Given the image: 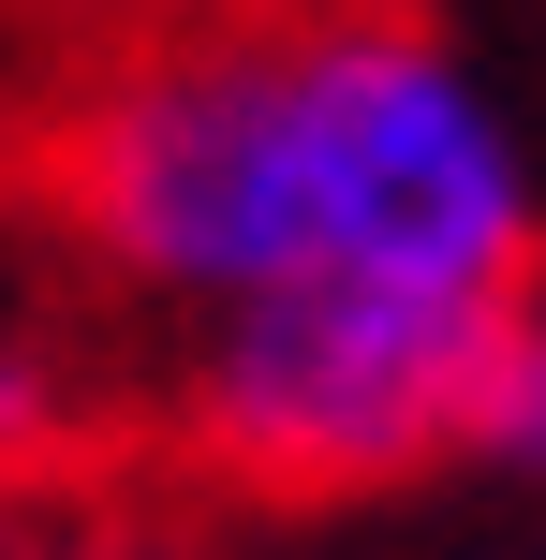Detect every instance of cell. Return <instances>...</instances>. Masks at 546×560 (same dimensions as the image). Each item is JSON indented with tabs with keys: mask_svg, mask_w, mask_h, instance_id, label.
Returning <instances> with one entry per match:
<instances>
[{
	"mask_svg": "<svg viewBox=\"0 0 546 560\" xmlns=\"http://www.w3.org/2000/svg\"><path fill=\"white\" fill-rule=\"evenodd\" d=\"M488 457L546 472V280H532V310H518V354H502V413H488Z\"/></svg>",
	"mask_w": 546,
	"mask_h": 560,
	"instance_id": "obj_3",
	"label": "cell"
},
{
	"mask_svg": "<svg viewBox=\"0 0 546 560\" xmlns=\"http://www.w3.org/2000/svg\"><path fill=\"white\" fill-rule=\"evenodd\" d=\"M45 560H148V546H45Z\"/></svg>",
	"mask_w": 546,
	"mask_h": 560,
	"instance_id": "obj_4",
	"label": "cell"
},
{
	"mask_svg": "<svg viewBox=\"0 0 546 560\" xmlns=\"http://www.w3.org/2000/svg\"><path fill=\"white\" fill-rule=\"evenodd\" d=\"M502 354H518V310L399 295V280H295V295L193 325L163 428L236 502H340V487H399L488 443Z\"/></svg>",
	"mask_w": 546,
	"mask_h": 560,
	"instance_id": "obj_2",
	"label": "cell"
},
{
	"mask_svg": "<svg viewBox=\"0 0 546 560\" xmlns=\"http://www.w3.org/2000/svg\"><path fill=\"white\" fill-rule=\"evenodd\" d=\"M59 207L148 310H252L295 280L532 310L546 192L518 118L399 0H266L118 45L59 104Z\"/></svg>",
	"mask_w": 546,
	"mask_h": 560,
	"instance_id": "obj_1",
	"label": "cell"
}]
</instances>
